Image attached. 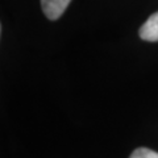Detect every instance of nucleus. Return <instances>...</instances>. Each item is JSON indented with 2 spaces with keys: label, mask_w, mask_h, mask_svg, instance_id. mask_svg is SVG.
Returning <instances> with one entry per match:
<instances>
[{
  "label": "nucleus",
  "mask_w": 158,
  "mask_h": 158,
  "mask_svg": "<svg viewBox=\"0 0 158 158\" xmlns=\"http://www.w3.org/2000/svg\"><path fill=\"white\" fill-rule=\"evenodd\" d=\"M140 37L144 41L158 42V12L150 15L140 28Z\"/></svg>",
  "instance_id": "nucleus-2"
},
{
  "label": "nucleus",
  "mask_w": 158,
  "mask_h": 158,
  "mask_svg": "<svg viewBox=\"0 0 158 158\" xmlns=\"http://www.w3.org/2000/svg\"><path fill=\"white\" fill-rule=\"evenodd\" d=\"M71 0H41V7L49 20H58L66 11Z\"/></svg>",
  "instance_id": "nucleus-1"
},
{
  "label": "nucleus",
  "mask_w": 158,
  "mask_h": 158,
  "mask_svg": "<svg viewBox=\"0 0 158 158\" xmlns=\"http://www.w3.org/2000/svg\"><path fill=\"white\" fill-rule=\"evenodd\" d=\"M129 158H158V153L148 148H138L132 153Z\"/></svg>",
  "instance_id": "nucleus-3"
}]
</instances>
